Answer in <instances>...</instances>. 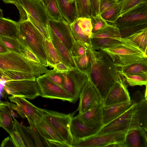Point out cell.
Masks as SVG:
<instances>
[{
	"mask_svg": "<svg viewBox=\"0 0 147 147\" xmlns=\"http://www.w3.org/2000/svg\"><path fill=\"white\" fill-rule=\"evenodd\" d=\"M2 127V125H1V121L0 120V127Z\"/></svg>",
	"mask_w": 147,
	"mask_h": 147,
	"instance_id": "cell-61",
	"label": "cell"
},
{
	"mask_svg": "<svg viewBox=\"0 0 147 147\" xmlns=\"http://www.w3.org/2000/svg\"><path fill=\"white\" fill-rule=\"evenodd\" d=\"M0 37L2 42L9 51L22 55L23 47L17 38Z\"/></svg>",
	"mask_w": 147,
	"mask_h": 147,
	"instance_id": "cell-36",
	"label": "cell"
},
{
	"mask_svg": "<svg viewBox=\"0 0 147 147\" xmlns=\"http://www.w3.org/2000/svg\"><path fill=\"white\" fill-rule=\"evenodd\" d=\"M40 111L43 118L58 135L72 147L73 138L70 131V125L74 114H65L41 108H40Z\"/></svg>",
	"mask_w": 147,
	"mask_h": 147,
	"instance_id": "cell-6",
	"label": "cell"
},
{
	"mask_svg": "<svg viewBox=\"0 0 147 147\" xmlns=\"http://www.w3.org/2000/svg\"><path fill=\"white\" fill-rule=\"evenodd\" d=\"M36 80L40 96L44 98L67 101L71 103V96L62 87L41 75L36 78Z\"/></svg>",
	"mask_w": 147,
	"mask_h": 147,
	"instance_id": "cell-11",
	"label": "cell"
},
{
	"mask_svg": "<svg viewBox=\"0 0 147 147\" xmlns=\"http://www.w3.org/2000/svg\"><path fill=\"white\" fill-rule=\"evenodd\" d=\"M116 27L119 30L121 37L124 38L129 36L138 31L147 28V22L134 25Z\"/></svg>",
	"mask_w": 147,
	"mask_h": 147,
	"instance_id": "cell-38",
	"label": "cell"
},
{
	"mask_svg": "<svg viewBox=\"0 0 147 147\" xmlns=\"http://www.w3.org/2000/svg\"><path fill=\"white\" fill-rule=\"evenodd\" d=\"M0 147H15L12 139L10 135L5 138L2 142Z\"/></svg>",
	"mask_w": 147,
	"mask_h": 147,
	"instance_id": "cell-53",
	"label": "cell"
},
{
	"mask_svg": "<svg viewBox=\"0 0 147 147\" xmlns=\"http://www.w3.org/2000/svg\"><path fill=\"white\" fill-rule=\"evenodd\" d=\"M0 120L2 127L9 134L15 131L12 115L7 107L4 105H0Z\"/></svg>",
	"mask_w": 147,
	"mask_h": 147,
	"instance_id": "cell-29",
	"label": "cell"
},
{
	"mask_svg": "<svg viewBox=\"0 0 147 147\" xmlns=\"http://www.w3.org/2000/svg\"><path fill=\"white\" fill-rule=\"evenodd\" d=\"M113 0L116 1H119V0Z\"/></svg>",
	"mask_w": 147,
	"mask_h": 147,
	"instance_id": "cell-62",
	"label": "cell"
},
{
	"mask_svg": "<svg viewBox=\"0 0 147 147\" xmlns=\"http://www.w3.org/2000/svg\"><path fill=\"white\" fill-rule=\"evenodd\" d=\"M91 15L95 16L100 15L99 4L100 0H89Z\"/></svg>",
	"mask_w": 147,
	"mask_h": 147,
	"instance_id": "cell-51",
	"label": "cell"
},
{
	"mask_svg": "<svg viewBox=\"0 0 147 147\" xmlns=\"http://www.w3.org/2000/svg\"><path fill=\"white\" fill-rule=\"evenodd\" d=\"M103 103L93 106L82 114H78L79 117L84 122L93 126L102 127L103 126L102 107Z\"/></svg>",
	"mask_w": 147,
	"mask_h": 147,
	"instance_id": "cell-20",
	"label": "cell"
},
{
	"mask_svg": "<svg viewBox=\"0 0 147 147\" xmlns=\"http://www.w3.org/2000/svg\"><path fill=\"white\" fill-rule=\"evenodd\" d=\"M45 48L48 66L61 62L57 50L50 38L45 39Z\"/></svg>",
	"mask_w": 147,
	"mask_h": 147,
	"instance_id": "cell-33",
	"label": "cell"
},
{
	"mask_svg": "<svg viewBox=\"0 0 147 147\" xmlns=\"http://www.w3.org/2000/svg\"><path fill=\"white\" fill-rule=\"evenodd\" d=\"M125 133L118 132L95 135L82 139H74L72 147H107L117 142L123 141Z\"/></svg>",
	"mask_w": 147,
	"mask_h": 147,
	"instance_id": "cell-9",
	"label": "cell"
},
{
	"mask_svg": "<svg viewBox=\"0 0 147 147\" xmlns=\"http://www.w3.org/2000/svg\"><path fill=\"white\" fill-rule=\"evenodd\" d=\"M119 2L121 4V14L138 4L147 3V0H119Z\"/></svg>",
	"mask_w": 147,
	"mask_h": 147,
	"instance_id": "cell-45",
	"label": "cell"
},
{
	"mask_svg": "<svg viewBox=\"0 0 147 147\" xmlns=\"http://www.w3.org/2000/svg\"><path fill=\"white\" fill-rule=\"evenodd\" d=\"M50 0H40L45 7L48 5Z\"/></svg>",
	"mask_w": 147,
	"mask_h": 147,
	"instance_id": "cell-58",
	"label": "cell"
},
{
	"mask_svg": "<svg viewBox=\"0 0 147 147\" xmlns=\"http://www.w3.org/2000/svg\"><path fill=\"white\" fill-rule=\"evenodd\" d=\"M15 3L22 7L28 16L44 25L47 28L49 18L45 6L40 0H16Z\"/></svg>",
	"mask_w": 147,
	"mask_h": 147,
	"instance_id": "cell-13",
	"label": "cell"
},
{
	"mask_svg": "<svg viewBox=\"0 0 147 147\" xmlns=\"http://www.w3.org/2000/svg\"><path fill=\"white\" fill-rule=\"evenodd\" d=\"M120 42L119 37L112 38H91L92 48L98 50L113 47Z\"/></svg>",
	"mask_w": 147,
	"mask_h": 147,
	"instance_id": "cell-31",
	"label": "cell"
},
{
	"mask_svg": "<svg viewBox=\"0 0 147 147\" xmlns=\"http://www.w3.org/2000/svg\"><path fill=\"white\" fill-rule=\"evenodd\" d=\"M145 22H147V3H142L121 14L113 24L125 26Z\"/></svg>",
	"mask_w": 147,
	"mask_h": 147,
	"instance_id": "cell-12",
	"label": "cell"
},
{
	"mask_svg": "<svg viewBox=\"0 0 147 147\" xmlns=\"http://www.w3.org/2000/svg\"><path fill=\"white\" fill-rule=\"evenodd\" d=\"M67 0L69 2H70V3H72V2L74 1H75V0Z\"/></svg>",
	"mask_w": 147,
	"mask_h": 147,
	"instance_id": "cell-60",
	"label": "cell"
},
{
	"mask_svg": "<svg viewBox=\"0 0 147 147\" xmlns=\"http://www.w3.org/2000/svg\"><path fill=\"white\" fill-rule=\"evenodd\" d=\"M23 47V56L31 61L36 63L41 64L37 57L29 47Z\"/></svg>",
	"mask_w": 147,
	"mask_h": 147,
	"instance_id": "cell-48",
	"label": "cell"
},
{
	"mask_svg": "<svg viewBox=\"0 0 147 147\" xmlns=\"http://www.w3.org/2000/svg\"><path fill=\"white\" fill-rule=\"evenodd\" d=\"M121 6L118 2L113 6L100 13L102 18L106 22L113 24L120 15Z\"/></svg>",
	"mask_w": 147,
	"mask_h": 147,
	"instance_id": "cell-37",
	"label": "cell"
},
{
	"mask_svg": "<svg viewBox=\"0 0 147 147\" xmlns=\"http://www.w3.org/2000/svg\"><path fill=\"white\" fill-rule=\"evenodd\" d=\"M74 58L80 71L90 74L92 62L89 51L81 56Z\"/></svg>",
	"mask_w": 147,
	"mask_h": 147,
	"instance_id": "cell-35",
	"label": "cell"
},
{
	"mask_svg": "<svg viewBox=\"0 0 147 147\" xmlns=\"http://www.w3.org/2000/svg\"><path fill=\"white\" fill-rule=\"evenodd\" d=\"M9 51L2 42L0 37V53H5Z\"/></svg>",
	"mask_w": 147,
	"mask_h": 147,
	"instance_id": "cell-55",
	"label": "cell"
},
{
	"mask_svg": "<svg viewBox=\"0 0 147 147\" xmlns=\"http://www.w3.org/2000/svg\"><path fill=\"white\" fill-rule=\"evenodd\" d=\"M140 128L138 109L136 103L118 117L103 126L95 135L118 132L126 134L131 129Z\"/></svg>",
	"mask_w": 147,
	"mask_h": 147,
	"instance_id": "cell-5",
	"label": "cell"
},
{
	"mask_svg": "<svg viewBox=\"0 0 147 147\" xmlns=\"http://www.w3.org/2000/svg\"><path fill=\"white\" fill-rule=\"evenodd\" d=\"M2 80L5 81L23 80H35V75L30 73L15 70H8L1 74Z\"/></svg>",
	"mask_w": 147,
	"mask_h": 147,
	"instance_id": "cell-30",
	"label": "cell"
},
{
	"mask_svg": "<svg viewBox=\"0 0 147 147\" xmlns=\"http://www.w3.org/2000/svg\"><path fill=\"white\" fill-rule=\"evenodd\" d=\"M63 78L62 87L68 93L74 104L79 98L80 94L88 79L86 73L72 69L68 72H61Z\"/></svg>",
	"mask_w": 147,
	"mask_h": 147,
	"instance_id": "cell-7",
	"label": "cell"
},
{
	"mask_svg": "<svg viewBox=\"0 0 147 147\" xmlns=\"http://www.w3.org/2000/svg\"><path fill=\"white\" fill-rule=\"evenodd\" d=\"M101 127L84 122L77 115L72 118L70 131L73 139H82L95 135Z\"/></svg>",
	"mask_w": 147,
	"mask_h": 147,
	"instance_id": "cell-15",
	"label": "cell"
},
{
	"mask_svg": "<svg viewBox=\"0 0 147 147\" xmlns=\"http://www.w3.org/2000/svg\"><path fill=\"white\" fill-rule=\"evenodd\" d=\"M59 11L63 19L69 24L78 18L76 1L69 2L67 0H56Z\"/></svg>",
	"mask_w": 147,
	"mask_h": 147,
	"instance_id": "cell-22",
	"label": "cell"
},
{
	"mask_svg": "<svg viewBox=\"0 0 147 147\" xmlns=\"http://www.w3.org/2000/svg\"><path fill=\"white\" fill-rule=\"evenodd\" d=\"M3 90L8 94L29 99L40 96L36 80L6 81Z\"/></svg>",
	"mask_w": 147,
	"mask_h": 147,
	"instance_id": "cell-8",
	"label": "cell"
},
{
	"mask_svg": "<svg viewBox=\"0 0 147 147\" xmlns=\"http://www.w3.org/2000/svg\"><path fill=\"white\" fill-rule=\"evenodd\" d=\"M147 133L141 127L129 130L125 134V147H147Z\"/></svg>",
	"mask_w": 147,
	"mask_h": 147,
	"instance_id": "cell-19",
	"label": "cell"
},
{
	"mask_svg": "<svg viewBox=\"0 0 147 147\" xmlns=\"http://www.w3.org/2000/svg\"><path fill=\"white\" fill-rule=\"evenodd\" d=\"M4 85L5 83L3 82L2 81H0V96L1 92L3 90Z\"/></svg>",
	"mask_w": 147,
	"mask_h": 147,
	"instance_id": "cell-56",
	"label": "cell"
},
{
	"mask_svg": "<svg viewBox=\"0 0 147 147\" xmlns=\"http://www.w3.org/2000/svg\"><path fill=\"white\" fill-rule=\"evenodd\" d=\"M88 79L79 96L80 102L77 111L79 114L85 112L93 106L103 103V99L92 82L90 74H87Z\"/></svg>",
	"mask_w": 147,
	"mask_h": 147,
	"instance_id": "cell-10",
	"label": "cell"
},
{
	"mask_svg": "<svg viewBox=\"0 0 147 147\" xmlns=\"http://www.w3.org/2000/svg\"><path fill=\"white\" fill-rule=\"evenodd\" d=\"M118 70L125 74H134L147 72V63H134Z\"/></svg>",
	"mask_w": 147,
	"mask_h": 147,
	"instance_id": "cell-39",
	"label": "cell"
},
{
	"mask_svg": "<svg viewBox=\"0 0 147 147\" xmlns=\"http://www.w3.org/2000/svg\"><path fill=\"white\" fill-rule=\"evenodd\" d=\"M92 62L91 79L103 100L109 89L121 75L109 56L103 51L89 50Z\"/></svg>",
	"mask_w": 147,
	"mask_h": 147,
	"instance_id": "cell-1",
	"label": "cell"
},
{
	"mask_svg": "<svg viewBox=\"0 0 147 147\" xmlns=\"http://www.w3.org/2000/svg\"><path fill=\"white\" fill-rule=\"evenodd\" d=\"M78 17L90 18L91 12L89 0H75Z\"/></svg>",
	"mask_w": 147,
	"mask_h": 147,
	"instance_id": "cell-40",
	"label": "cell"
},
{
	"mask_svg": "<svg viewBox=\"0 0 147 147\" xmlns=\"http://www.w3.org/2000/svg\"><path fill=\"white\" fill-rule=\"evenodd\" d=\"M92 26V34L103 28L108 24L101 17L100 15L95 16L91 15L89 18Z\"/></svg>",
	"mask_w": 147,
	"mask_h": 147,
	"instance_id": "cell-43",
	"label": "cell"
},
{
	"mask_svg": "<svg viewBox=\"0 0 147 147\" xmlns=\"http://www.w3.org/2000/svg\"><path fill=\"white\" fill-rule=\"evenodd\" d=\"M137 103L138 109V117L141 127L147 131V97L139 90L135 92L131 99Z\"/></svg>",
	"mask_w": 147,
	"mask_h": 147,
	"instance_id": "cell-23",
	"label": "cell"
},
{
	"mask_svg": "<svg viewBox=\"0 0 147 147\" xmlns=\"http://www.w3.org/2000/svg\"><path fill=\"white\" fill-rule=\"evenodd\" d=\"M76 20L82 31L90 38L92 28L90 18L80 17L77 18Z\"/></svg>",
	"mask_w": 147,
	"mask_h": 147,
	"instance_id": "cell-42",
	"label": "cell"
},
{
	"mask_svg": "<svg viewBox=\"0 0 147 147\" xmlns=\"http://www.w3.org/2000/svg\"><path fill=\"white\" fill-rule=\"evenodd\" d=\"M17 38L22 45L28 47L36 55L40 63L48 66L45 48V39L41 33L28 19L18 22Z\"/></svg>",
	"mask_w": 147,
	"mask_h": 147,
	"instance_id": "cell-3",
	"label": "cell"
},
{
	"mask_svg": "<svg viewBox=\"0 0 147 147\" xmlns=\"http://www.w3.org/2000/svg\"><path fill=\"white\" fill-rule=\"evenodd\" d=\"M123 76L127 85L131 86H147V72L134 74H125L118 70Z\"/></svg>",
	"mask_w": 147,
	"mask_h": 147,
	"instance_id": "cell-26",
	"label": "cell"
},
{
	"mask_svg": "<svg viewBox=\"0 0 147 147\" xmlns=\"http://www.w3.org/2000/svg\"><path fill=\"white\" fill-rule=\"evenodd\" d=\"M28 16L30 21L42 34L45 39L51 38L45 26L31 17Z\"/></svg>",
	"mask_w": 147,
	"mask_h": 147,
	"instance_id": "cell-47",
	"label": "cell"
},
{
	"mask_svg": "<svg viewBox=\"0 0 147 147\" xmlns=\"http://www.w3.org/2000/svg\"><path fill=\"white\" fill-rule=\"evenodd\" d=\"M49 67L53 68V69L55 71L60 72H67L72 69L61 62L53 65H51Z\"/></svg>",
	"mask_w": 147,
	"mask_h": 147,
	"instance_id": "cell-52",
	"label": "cell"
},
{
	"mask_svg": "<svg viewBox=\"0 0 147 147\" xmlns=\"http://www.w3.org/2000/svg\"><path fill=\"white\" fill-rule=\"evenodd\" d=\"M90 49L75 41L72 45L70 52L73 57H77L81 56L88 52Z\"/></svg>",
	"mask_w": 147,
	"mask_h": 147,
	"instance_id": "cell-46",
	"label": "cell"
},
{
	"mask_svg": "<svg viewBox=\"0 0 147 147\" xmlns=\"http://www.w3.org/2000/svg\"><path fill=\"white\" fill-rule=\"evenodd\" d=\"M33 124L39 134L45 140L64 142L42 116L38 117Z\"/></svg>",
	"mask_w": 147,
	"mask_h": 147,
	"instance_id": "cell-21",
	"label": "cell"
},
{
	"mask_svg": "<svg viewBox=\"0 0 147 147\" xmlns=\"http://www.w3.org/2000/svg\"><path fill=\"white\" fill-rule=\"evenodd\" d=\"M69 25L75 41L89 49L92 47L90 38L82 31L76 20Z\"/></svg>",
	"mask_w": 147,
	"mask_h": 147,
	"instance_id": "cell-27",
	"label": "cell"
},
{
	"mask_svg": "<svg viewBox=\"0 0 147 147\" xmlns=\"http://www.w3.org/2000/svg\"><path fill=\"white\" fill-rule=\"evenodd\" d=\"M5 3H12L14 4L16 2V0H2Z\"/></svg>",
	"mask_w": 147,
	"mask_h": 147,
	"instance_id": "cell-57",
	"label": "cell"
},
{
	"mask_svg": "<svg viewBox=\"0 0 147 147\" xmlns=\"http://www.w3.org/2000/svg\"><path fill=\"white\" fill-rule=\"evenodd\" d=\"M8 98L11 102L18 106L20 111L19 115L22 118H26L28 122L33 124L38 117L42 116L40 108L34 105L26 98L12 95Z\"/></svg>",
	"mask_w": 147,
	"mask_h": 147,
	"instance_id": "cell-16",
	"label": "cell"
},
{
	"mask_svg": "<svg viewBox=\"0 0 147 147\" xmlns=\"http://www.w3.org/2000/svg\"><path fill=\"white\" fill-rule=\"evenodd\" d=\"M18 23L9 19L0 18V36L17 38Z\"/></svg>",
	"mask_w": 147,
	"mask_h": 147,
	"instance_id": "cell-24",
	"label": "cell"
},
{
	"mask_svg": "<svg viewBox=\"0 0 147 147\" xmlns=\"http://www.w3.org/2000/svg\"><path fill=\"white\" fill-rule=\"evenodd\" d=\"M127 87L121 75L119 80L116 82L109 89L103 100V106H107L130 100L131 98Z\"/></svg>",
	"mask_w": 147,
	"mask_h": 147,
	"instance_id": "cell-14",
	"label": "cell"
},
{
	"mask_svg": "<svg viewBox=\"0 0 147 147\" xmlns=\"http://www.w3.org/2000/svg\"><path fill=\"white\" fill-rule=\"evenodd\" d=\"M3 16V11L0 8V18H2Z\"/></svg>",
	"mask_w": 147,
	"mask_h": 147,
	"instance_id": "cell-59",
	"label": "cell"
},
{
	"mask_svg": "<svg viewBox=\"0 0 147 147\" xmlns=\"http://www.w3.org/2000/svg\"><path fill=\"white\" fill-rule=\"evenodd\" d=\"M45 7L49 18L58 20L63 19L59 11L56 0H51Z\"/></svg>",
	"mask_w": 147,
	"mask_h": 147,
	"instance_id": "cell-41",
	"label": "cell"
},
{
	"mask_svg": "<svg viewBox=\"0 0 147 147\" xmlns=\"http://www.w3.org/2000/svg\"><path fill=\"white\" fill-rule=\"evenodd\" d=\"M47 29L51 41L57 51L61 62L72 69L79 70L70 51L54 34L48 25Z\"/></svg>",
	"mask_w": 147,
	"mask_h": 147,
	"instance_id": "cell-18",
	"label": "cell"
},
{
	"mask_svg": "<svg viewBox=\"0 0 147 147\" xmlns=\"http://www.w3.org/2000/svg\"><path fill=\"white\" fill-rule=\"evenodd\" d=\"M126 38L134 42L147 53V28L138 31Z\"/></svg>",
	"mask_w": 147,
	"mask_h": 147,
	"instance_id": "cell-34",
	"label": "cell"
},
{
	"mask_svg": "<svg viewBox=\"0 0 147 147\" xmlns=\"http://www.w3.org/2000/svg\"><path fill=\"white\" fill-rule=\"evenodd\" d=\"M11 136L16 147H25L24 144L19 133L16 131L12 132Z\"/></svg>",
	"mask_w": 147,
	"mask_h": 147,
	"instance_id": "cell-50",
	"label": "cell"
},
{
	"mask_svg": "<svg viewBox=\"0 0 147 147\" xmlns=\"http://www.w3.org/2000/svg\"><path fill=\"white\" fill-rule=\"evenodd\" d=\"M45 65L31 61L21 55L9 51L0 53V80L1 74L8 70H15L31 74L36 78L48 72Z\"/></svg>",
	"mask_w": 147,
	"mask_h": 147,
	"instance_id": "cell-4",
	"label": "cell"
},
{
	"mask_svg": "<svg viewBox=\"0 0 147 147\" xmlns=\"http://www.w3.org/2000/svg\"><path fill=\"white\" fill-rule=\"evenodd\" d=\"M118 2L113 0H100L99 4L100 14L113 6Z\"/></svg>",
	"mask_w": 147,
	"mask_h": 147,
	"instance_id": "cell-49",
	"label": "cell"
},
{
	"mask_svg": "<svg viewBox=\"0 0 147 147\" xmlns=\"http://www.w3.org/2000/svg\"><path fill=\"white\" fill-rule=\"evenodd\" d=\"M114 46L101 50L109 56L118 70L136 63H147V53L126 37Z\"/></svg>",
	"mask_w": 147,
	"mask_h": 147,
	"instance_id": "cell-2",
	"label": "cell"
},
{
	"mask_svg": "<svg viewBox=\"0 0 147 147\" xmlns=\"http://www.w3.org/2000/svg\"><path fill=\"white\" fill-rule=\"evenodd\" d=\"M48 141L49 147H70L68 144L65 142L52 140H49Z\"/></svg>",
	"mask_w": 147,
	"mask_h": 147,
	"instance_id": "cell-54",
	"label": "cell"
},
{
	"mask_svg": "<svg viewBox=\"0 0 147 147\" xmlns=\"http://www.w3.org/2000/svg\"><path fill=\"white\" fill-rule=\"evenodd\" d=\"M41 76L62 87L63 80L61 72L53 69L49 70L48 73Z\"/></svg>",
	"mask_w": 147,
	"mask_h": 147,
	"instance_id": "cell-44",
	"label": "cell"
},
{
	"mask_svg": "<svg viewBox=\"0 0 147 147\" xmlns=\"http://www.w3.org/2000/svg\"><path fill=\"white\" fill-rule=\"evenodd\" d=\"M134 100L102 107L103 125L109 123L123 113L136 103Z\"/></svg>",
	"mask_w": 147,
	"mask_h": 147,
	"instance_id": "cell-17",
	"label": "cell"
},
{
	"mask_svg": "<svg viewBox=\"0 0 147 147\" xmlns=\"http://www.w3.org/2000/svg\"><path fill=\"white\" fill-rule=\"evenodd\" d=\"M51 19L65 40L70 51L72 45L75 40L72 34L69 24L63 19L60 20Z\"/></svg>",
	"mask_w": 147,
	"mask_h": 147,
	"instance_id": "cell-28",
	"label": "cell"
},
{
	"mask_svg": "<svg viewBox=\"0 0 147 147\" xmlns=\"http://www.w3.org/2000/svg\"><path fill=\"white\" fill-rule=\"evenodd\" d=\"M121 37L119 29L115 25L108 24L105 27L92 35L90 38H112Z\"/></svg>",
	"mask_w": 147,
	"mask_h": 147,
	"instance_id": "cell-32",
	"label": "cell"
},
{
	"mask_svg": "<svg viewBox=\"0 0 147 147\" xmlns=\"http://www.w3.org/2000/svg\"><path fill=\"white\" fill-rule=\"evenodd\" d=\"M13 119L15 130L20 134L25 147H36L32 134L29 127L20 123L14 116H12Z\"/></svg>",
	"mask_w": 147,
	"mask_h": 147,
	"instance_id": "cell-25",
	"label": "cell"
}]
</instances>
